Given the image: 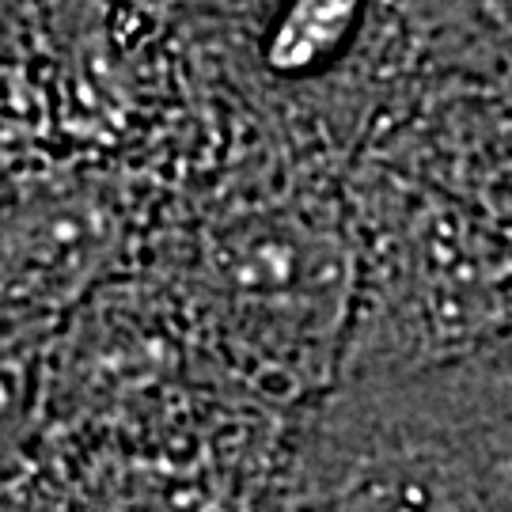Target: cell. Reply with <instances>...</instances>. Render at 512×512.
Returning <instances> with one entry per match:
<instances>
[]
</instances>
